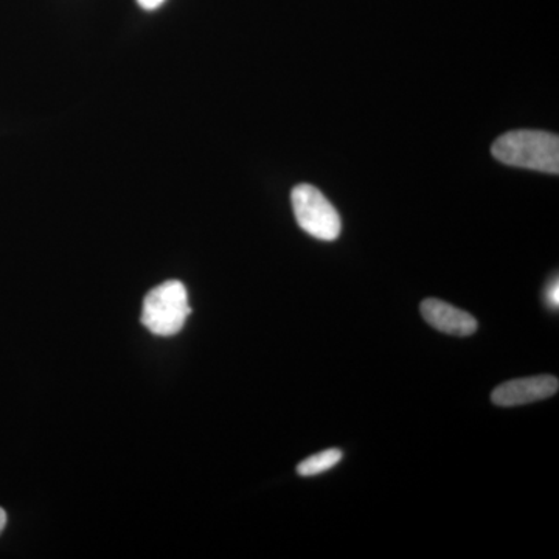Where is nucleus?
I'll return each mask as SVG.
<instances>
[{
	"label": "nucleus",
	"instance_id": "1",
	"mask_svg": "<svg viewBox=\"0 0 559 559\" xmlns=\"http://www.w3.org/2000/svg\"><path fill=\"white\" fill-rule=\"evenodd\" d=\"M492 156L510 167L558 175L559 139L546 131L516 130L496 140Z\"/></svg>",
	"mask_w": 559,
	"mask_h": 559
},
{
	"label": "nucleus",
	"instance_id": "2",
	"mask_svg": "<svg viewBox=\"0 0 559 559\" xmlns=\"http://www.w3.org/2000/svg\"><path fill=\"white\" fill-rule=\"evenodd\" d=\"M190 314L189 294L178 280L162 283L143 300L142 323L156 336H175Z\"/></svg>",
	"mask_w": 559,
	"mask_h": 559
},
{
	"label": "nucleus",
	"instance_id": "3",
	"mask_svg": "<svg viewBox=\"0 0 559 559\" xmlns=\"http://www.w3.org/2000/svg\"><path fill=\"white\" fill-rule=\"evenodd\" d=\"M290 201L301 230L322 241H334L340 238V213L322 191L310 183H301L290 193Z\"/></svg>",
	"mask_w": 559,
	"mask_h": 559
},
{
	"label": "nucleus",
	"instance_id": "4",
	"mask_svg": "<svg viewBox=\"0 0 559 559\" xmlns=\"http://www.w3.org/2000/svg\"><path fill=\"white\" fill-rule=\"evenodd\" d=\"M559 382L550 374L543 377L521 378L503 382L492 392L491 400L496 406L516 407L557 395Z\"/></svg>",
	"mask_w": 559,
	"mask_h": 559
},
{
	"label": "nucleus",
	"instance_id": "5",
	"mask_svg": "<svg viewBox=\"0 0 559 559\" xmlns=\"http://www.w3.org/2000/svg\"><path fill=\"white\" fill-rule=\"evenodd\" d=\"M421 316L433 329L451 336H471L476 333L477 320L469 312L459 310L454 305L437 299L423 301Z\"/></svg>",
	"mask_w": 559,
	"mask_h": 559
},
{
	"label": "nucleus",
	"instance_id": "6",
	"mask_svg": "<svg viewBox=\"0 0 559 559\" xmlns=\"http://www.w3.org/2000/svg\"><path fill=\"white\" fill-rule=\"evenodd\" d=\"M342 457H344V454H342L340 450L318 452V454L305 459L304 462L297 466V473H299L301 477L318 476V474L334 468V466L341 462Z\"/></svg>",
	"mask_w": 559,
	"mask_h": 559
},
{
	"label": "nucleus",
	"instance_id": "7",
	"mask_svg": "<svg viewBox=\"0 0 559 559\" xmlns=\"http://www.w3.org/2000/svg\"><path fill=\"white\" fill-rule=\"evenodd\" d=\"M547 300H549L550 307L558 308V305H559L558 280H555V283H551L549 290H547Z\"/></svg>",
	"mask_w": 559,
	"mask_h": 559
},
{
	"label": "nucleus",
	"instance_id": "8",
	"mask_svg": "<svg viewBox=\"0 0 559 559\" xmlns=\"http://www.w3.org/2000/svg\"><path fill=\"white\" fill-rule=\"evenodd\" d=\"M139 5L142 7L143 10H156L159 9L162 3L165 2V0H138Z\"/></svg>",
	"mask_w": 559,
	"mask_h": 559
},
{
	"label": "nucleus",
	"instance_id": "9",
	"mask_svg": "<svg viewBox=\"0 0 559 559\" xmlns=\"http://www.w3.org/2000/svg\"><path fill=\"white\" fill-rule=\"evenodd\" d=\"M7 525V513L5 510L0 509V533L3 532V528H5Z\"/></svg>",
	"mask_w": 559,
	"mask_h": 559
}]
</instances>
